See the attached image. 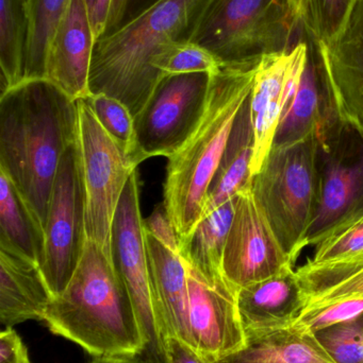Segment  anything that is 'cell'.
Masks as SVG:
<instances>
[{"label": "cell", "instance_id": "f546056e", "mask_svg": "<svg viewBox=\"0 0 363 363\" xmlns=\"http://www.w3.org/2000/svg\"><path fill=\"white\" fill-rule=\"evenodd\" d=\"M313 335L337 363H363V313Z\"/></svg>", "mask_w": 363, "mask_h": 363}, {"label": "cell", "instance_id": "8992f818", "mask_svg": "<svg viewBox=\"0 0 363 363\" xmlns=\"http://www.w3.org/2000/svg\"><path fill=\"white\" fill-rule=\"evenodd\" d=\"M317 138L272 147L251 179L256 202L281 247L296 264L319 202Z\"/></svg>", "mask_w": 363, "mask_h": 363}, {"label": "cell", "instance_id": "4dcf8cb0", "mask_svg": "<svg viewBox=\"0 0 363 363\" xmlns=\"http://www.w3.org/2000/svg\"><path fill=\"white\" fill-rule=\"evenodd\" d=\"M363 313V296L342 298L307 306L292 328L315 334L337 324L351 321Z\"/></svg>", "mask_w": 363, "mask_h": 363}, {"label": "cell", "instance_id": "83f0119b", "mask_svg": "<svg viewBox=\"0 0 363 363\" xmlns=\"http://www.w3.org/2000/svg\"><path fill=\"white\" fill-rule=\"evenodd\" d=\"M304 31L326 45L347 23L358 0H290Z\"/></svg>", "mask_w": 363, "mask_h": 363}, {"label": "cell", "instance_id": "74e56055", "mask_svg": "<svg viewBox=\"0 0 363 363\" xmlns=\"http://www.w3.org/2000/svg\"><path fill=\"white\" fill-rule=\"evenodd\" d=\"M112 2L113 0H92L89 8L90 17L97 40L106 34Z\"/></svg>", "mask_w": 363, "mask_h": 363}, {"label": "cell", "instance_id": "8fae6325", "mask_svg": "<svg viewBox=\"0 0 363 363\" xmlns=\"http://www.w3.org/2000/svg\"><path fill=\"white\" fill-rule=\"evenodd\" d=\"M110 258L134 304L146 341L145 354L151 363H161L164 342L156 313L136 170L126 184L115 211Z\"/></svg>", "mask_w": 363, "mask_h": 363}, {"label": "cell", "instance_id": "30bf717a", "mask_svg": "<svg viewBox=\"0 0 363 363\" xmlns=\"http://www.w3.org/2000/svg\"><path fill=\"white\" fill-rule=\"evenodd\" d=\"M85 191L78 144L60 162L45 223V249L40 270L53 298L74 275L87 242Z\"/></svg>", "mask_w": 363, "mask_h": 363}, {"label": "cell", "instance_id": "603a6c76", "mask_svg": "<svg viewBox=\"0 0 363 363\" xmlns=\"http://www.w3.org/2000/svg\"><path fill=\"white\" fill-rule=\"evenodd\" d=\"M234 205L236 198L205 216L191 234L180 239L179 254L183 262L200 271L209 281L224 277V249L234 218Z\"/></svg>", "mask_w": 363, "mask_h": 363}, {"label": "cell", "instance_id": "4fadbf2b", "mask_svg": "<svg viewBox=\"0 0 363 363\" xmlns=\"http://www.w3.org/2000/svg\"><path fill=\"white\" fill-rule=\"evenodd\" d=\"M185 266L189 289L190 345L215 360L242 351L247 340L239 315L238 290L225 277L209 281L187 262Z\"/></svg>", "mask_w": 363, "mask_h": 363}, {"label": "cell", "instance_id": "277c9868", "mask_svg": "<svg viewBox=\"0 0 363 363\" xmlns=\"http://www.w3.org/2000/svg\"><path fill=\"white\" fill-rule=\"evenodd\" d=\"M208 0H153L96 43L90 95L121 101L136 116L162 77L151 61L160 49L188 40Z\"/></svg>", "mask_w": 363, "mask_h": 363}, {"label": "cell", "instance_id": "e0dca14e", "mask_svg": "<svg viewBox=\"0 0 363 363\" xmlns=\"http://www.w3.org/2000/svg\"><path fill=\"white\" fill-rule=\"evenodd\" d=\"M237 303L246 340L292 328L306 307L294 266L240 288Z\"/></svg>", "mask_w": 363, "mask_h": 363}, {"label": "cell", "instance_id": "ac0fdd59", "mask_svg": "<svg viewBox=\"0 0 363 363\" xmlns=\"http://www.w3.org/2000/svg\"><path fill=\"white\" fill-rule=\"evenodd\" d=\"M307 59L296 95L277 128L272 147L290 146L315 136L332 108L323 44L305 32Z\"/></svg>", "mask_w": 363, "mask_h": 363}, {"label": "cell", "instance_id": "60d3db41", "mask_svg": "<svg viewBox=\"0 0 363 363\" xmlns=\"http://www.w3.org/2000/svg\"><path fill=\"white\" fill-rule=\"evenodd\" d=\"M28 1H29V0H23V4H25V6H26V4H28Z\"/></svg>", "mask_w": 363, "mask_h": 363}, {"label": "cell", "instance_id": "d4e9b609", "mask_svg": "<svg viewBox=\"0 0 363 363\" xmlns=\"http://www.w3.org/2000/svg\"><path fill=\"white\" fill-rule=\"evenodd\" d=\"M296 273L306 307L363 296V255L326 262L309 259Z\"/></svg>", "mask_w": 363, "mask_h": 363}, {"label": "cell", "instance_id": "7c38bea8", "mask_svg": "<svg viewBox=\"0 0 363 363\" xmlns=\"http://www.w3.org/2000/svg\"><path fill=\"white\" fill-rule=\"evenodd\" d=\"M296 266L281 247L251 192V183L236 196L226 239L223 273L237 290Z\"/></svg>", "mask_w": 363, "mask_h": 363}, {"label": "cell", "instance_id": "7a4b0ae2", "mask_svg": "<svg viewBox=\"0 0 363 363\" xmlns=\"http://www.w3.org/2000/svg\"><path fill=\"white\" fill-rule=\"evenodd\" d=\"M43 322L53 335L72 341L92 357L139 356L146 341L131 298L110 257L87 239L82 258Z\"/></svg>", "mask_w": 363, "mask_h": 363}, {"label": "cell", "instance_id": "d6986e66", "mask_svg": "<svg viewBox=\"0 0 363 363\" xmlns=\"http://www.w3.org/2000/svg\"><path fill=\"white\" fill-rule=\"evenodd\" d=\"M156 313L162 340L174 337L190 345L187 269L173 251L145 230Z\"/></svg>", "mask_w": 363, "mask_h": 363}, {"label": "cell", "instance_id": "3957f363", "mask_svg": "<svg viewBox=\"0 0 363 363\" xmlns=\"http://www.w3.org/2000/svg\"><path fill=\"white\" fill-rule=\"evenodd\" d=\"M261 59L224 64L210 74L200 125L168 159L163 204L179 242L202 220L209 186L225 152L234 121L251 95Z\"/></svg>", "mask_w": 363, "mask_h": 363}, {"label": "cell", "instance_id": "ba28073f", "mask_svg": "<svg viewBox=\"0 0 363 363\" xmlns=\"http://www.w3.org/2000/svg\"><path fill=\"white\" fill-rule=\"evenodd\" d=\"M210 74L162 77L134 117L128 157L136 167L155 157L170 159L191 138L206 108Z\"/></svg>", "mask_w": 363, "mask_h": 363}, {"label": "cell", "instance_id": "ab89813d", "mask_svg": "<svg viewBox=\"0 0 363 363\" xmlns=\"http://www.w3.org/2000/svg\"><path fill=\"white\" fill-rule=\"evenodd\" d=\"M85 2H87V6L90 8V6H91L92 0H85Z\"/></svg>", "mask_w": 363, "mask_h": 363}, {"label": "cell", "instance_id": "6da1fadb", "mask_svg": "<svg viewBox=\"0 0 363 363\" xmlns=\"http://www.w3.org/2000/svg\"><path fill=\"white\" fill-rule=\"evenodd\" d=\"M78 135V100L47 79L26 80L0 96V172L40 223L60 162Z\"/></svg>", "mask_w": 363, "mask_h": 363}, {"label": "cell", "instance_id": "44dd1931", "mask_svg": "<svg viewBox=\"0 0 363 363\" xmlns=\"http://www.w3.org/2000/svg\"><path fill=\"white\" fill-rule=\"evenodd\" d=\"M253 152L254 127L249 95L234 121L225 152L209 186L202 218L236 198L251 183Z\"/></svg>", "mask_w": 363, "mask_h": 363}, {"label": "cell", "instance_id": "cb8c5ba5", "mask_svg": "<svg viewBox=\"0 0 363 363\" xmlns=\"http://www.w3.org/2000/svg\"><path fill=\"white\" fill-rule=\"evenodd\" d=\"M223 363H337L315 335L294 328L247 340L242 351Z\"/></svg>", "mask_w": 363, "mask_h": 363}, {"label": "cell", "instance_id": "d590c367", "mask_svg": "<svg viewBox=\"0 0 363 363\" xmlns=\"http://www.w3.org/2000/svg\"><path fill=\"white\" fill-rule=\"evenodd\" d=\"M0 363H31L27 347L13 328L0 333Z\"/></svg>", "mask_w": 363, "mask_h": 363}, {"label": "cell", "instance_id": "f1b7e54d", "mask_svg": "<svg viewBox=\"0 0 363 363\" xmlns=\"http://www.w3.org/2000/svg\"><path fill=\"white\" fill-rule=\"evenodd\" d=\"M224 65L212 52L190 40H180L166 45L151 61L153 69L161 77L172 74H212Z\"/></svg>", "mask_w": 363, "mask_h": 363}, {"label": "cell", "instance_id": "5b68a950", "mask_svg": "<svg viewBox=\"0 0 363 363\" xmlns=\"http://www.w3.org/2000/svg\"><path fill=\"white\" fill-rule=\"evenodd\" d=\"M304 33L290 0H208L188 40L232 64L287 52Z\"/></svg>", "mask_w": 363, "mask_h": 363}, {"label": "cell", "instance_id": "836d02e7", "mask_svg": "<svg viewBox=\"0 0 363 363\" xmlns=\"http://www.w3.org/2000/svg\"><path fill=\"white\" fill-rule=\"evenodd\" d=\"M144 228L164 245L179 252V237L164 204L156 207L148 218L144 219Z\"/></svg>", "mask_w": 363, "mask_h": 363}, {"label": "cell", "instance_id": "ffe728a7", "mask_svg": "<svg viewBox=\"0 0 363 363\" xmlns=\"http://www.w3.org/2000/svg\"><path fill=\"white\" fill-rule=\"evenodd\" d=\"M53 296L36 262L0 245V322L13 328L43 321Z\"/></svg>", "mask_w": 363, "mask_h": 363}, {"label": "cell", "instance_id": "1f68e13d", "mask_svg": "<svg viewBox=\"0 0 363 363\" xmlns=\"http://www.w3.org/2000/svg\"><path fill=\"white\" fill-rule=\"evenodd\" d=\"M85 100L100 125L128 153L134 133V116L129 110L119 100L106 95H90Z\"/></svg>", "mask_w": 363, "mask_h": 363}, {"label": "cell", "instance_id": "52a82bcc", "mask_svg": "<svg viewBox=\"0 0 363 363\" xmlns=\"http://www.w3.org/2000/svg\"><path fill=\"white\" fill-rule=\"evenodd\" d=\"M315 138L319 202L304 247L319 245L363 217V134L332 108Z\"/></svg>", "mask_w": 363, "mask_h": 363}, {"label": "cell", "instance_id": "484cf974", "mask_svg": "<svg viewBox=\"0 0 363 363\" xmlns=\"http://www.w3.org/2000/svg\"><path fill=\"white\" fill-rule=\"evenodd\" d=\"M29 23L23 0H0L1 94L25 81Z\"/></svg>", "mask_w": 363, "mask_h": 363}, {"label": "cell", "instance_id": "9c48e42d", "mask_svg": "<svg viewBox=\"0 0 363 363\" xmlns=\"http://www.w3.org/2000/svg\"><path fill=\"white\" fill-rule=\"evenodd\" d=\"M77 144L85 185L87 239L95 241L110 257L115 211L136 167L126 149L100 125L85 99H78Z\"/></svg>", "mask_w": 363, "mask_h": 363}, {"label": "cell", "instance_id": "7402d4cb", "mask_svg": "<svg viewBox=\"0 0 363 363\" xmlns=\"http://www.w3.org/2000/svg\"><path fill=\"white\" fill-rule=\"evenodd\" d=\"M0 245L29 258L40 267L45 230L12 181L0 172Z\"/></svg>", "mask_w": 363, "mask_h": 363}, {"label": "cell", "instance_id": "f35d334b", "mask_svg": "<svg viewBox=\"0 0 363 363\" xmlns=\"http://www.w3.org/2000/svg\"><path fill=\"white\" fill-rule=\"evenodd\" d=\"M90 363H144L138 356H102L94 357Z\"/></svg>", "mask_w": 363, "mask_h": 363}, {"label": "cell", "instance_id": "4316f807", "mask_svg": "<svg viewBox=\"0 0 363 363\" xmlns=\"http://www.w3.org/2000/svg\"><path fill=\"white\" fill-rule=\"evenodd\" d=\"M72 0H29L26 4L28 40L26 80L46 79V55L49 43Z\"/></svg>", "mask_w": 363, "mask_h": 363}, {"label": "cell", "instance_id": "d6a6232c", "mask_svg": "<svg viewBox=\"0 0 363 363\" xmlns=\"http://www.w3.org/2000/svg\"><path fill=\"white\" fill-rule=\"evenodd\" d=\"M313 262H332L363 255V217L315 245Z\"/></svg>", "mask_w": 363, "mask_h": 363}, {"label": "cell", "instance_id": "e575fe53", "mask_svg": "<svg viewBox=\"0 0 363 363\" xmlns=\"http://www.w3.org/2000/svg\"><path fill=\"white\" fill-rule=\"evenodd\" d=\"M161 363H223L204 354L200 353L195 347L179 338L166 339L163 357Z\"/></svg>", "mask_w": 363, "mask_h": 363}, {"label": "cell", "instance_id": "2e32d148", "mask_svg": "<svg viewBox=\"0 0 363 363\" xmlns=\"http://www.w3.org/2000/svg\"><path fill=\"white\" fill-rule=\"evenodd\" d=\"M323 47L335 113L363 134V0H358L342 29Z\"/></svg>", "mask_w": 363, "mask_h": 363}, {"label": "cell", "instance_id": "8d00e7d4", "mask_svg": "<svg viewBox=\"0 0 363 363\" xmlns=\"http://www.w3.org/2000/svg\"><path fill=\"white\" fill-rule=\"evenodd\" d=\"M151 2L153 0H113L108 28L104 35L123 26Z\"/></svg>", "mask_w": 363, "mask_h": 363}, {"label": "cell", "instance_id": "9a60e30c", "mask_svg": "<svg viewBox=\"0 0 363 363\" xmlns=\"http://www.w3.org/2000/svg\"><path fill=\"white\" fill-rule=\"evenodd\" d=\"M96 38L85 0H72L53 33L46 55V79L74 99L90 96Z\"/></svg>", "mask_w": 363, "mask_h": 363}, {"label": "cell", "instance_id": "5bb4252c", "mask_svg": "<svg viewBox=\"0 0 363 363\" xmlns=\"http://www.w3.org/2000/svg\"><path fill=\"white\" fill-rule=\"evenodd\" d=\"M307 59L305 38L287 52L264 57L251 93L254 152L251 179L272 149L277 128L296 95Z\"/></svg>", "mask_w": 363, "mask_h": 363}]
</instances>
